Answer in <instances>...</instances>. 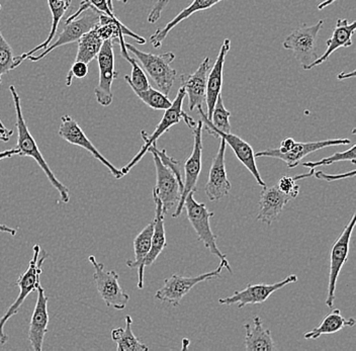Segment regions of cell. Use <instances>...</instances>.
Returning a JSON list of instances; mask_svg holds the SVG:
<instances>
[{"mask_svg": "<svg viewBox=\"0 0 356 351\" xmlns=\"http://www.w3.org/2000/svg\"><path fill=\"white\" fill-rule=\"evenodd\" d=\"M10 91L11 97H13V104H15V113H17L15 126H17V143L15 148L19 150V156L32 157L37 162L38 165L44 171L47 179L52 184L53 188L59 193L62 203L68 204L70 202L69 188L55 177L54 172L51 170L50 166L48 165L46 160H44L43 154L40 151L35 138L31 134L28 125H26V121H24V115H22L21 99H19V95L15 86L10 85Z\"/></svg>", "mask_w": 356, "mask_h": 351, "instance_id": "cell-1", "label": "cell"}, {"mask_svg": "<svg viewBox=\"0 0 356 351\" xmlns=\"http://www.w3.org/2000/svg\"><path fill=\"white\" fill-rule=\"evenodd\" d=\"M41 245L35 244L33 246V255L32 261H30L26 272L19 275L15 286L19 288V294L17 300L11 304L10 308L6 311V314L0 318V345H3L8 341V335L4 333L3 328L8 320L19 313L24 302L26 301L29 295L37 292L38 288L41 284L40 277L43 272L44 262L48 259L46 251H43V256L41 257Z\"/></svg>", "mask_w": 356, "mask_h": 351, "instance_id": "cell-2", "label": "cell"}, {"mask_svg": "<svg viewBox=\"0 0 356 351\" xmlns=\"http://www.w3.org/2000/svg\"><path fill=\"white\" fill-rule=\"evenodd\" d=\"M186 97V93L184 88H180L179 90H178L175 101H173L171 106L165 110V113H164L161 121H160L159 124L156 126L152 135H148L147 132L142 131L141 137L142 139H143L144 145L140 149L139 152L135 155V157H134L126 166L122 168L121 171L122 174H128L134 166L137 165L140 160L143 158L144 155L148 152V149L152 145H156L157 140L159 139L164 133H166L171 126L177 125V124L180 123L181 121L186 122V125L191 129H193V126L197 125V123H195V121L182 110V106H184V101Z\"/></svg>", "mask_w": 356, "mask_h": 351, "instance_id": "cell-3", "label": "cell"}, {"mask_svg": "<svg viewBox=\"0 0 356 351\" xmlns=\"http://www.w3.org/2000/svg\"><path fill=\"white\" fill-rule=\"evenodd\" d=\"M126 48L128 52L132 53L137 61L141 63L144 70L155 82L159 90L164 95H168L177 76V70L171 67V64L175 59V53L151 54V53L139 50L130 43H126Z\"/></svg>", "mask_w": 356, "mask_h": 351, "instance_id": "cell-4", "label": "cell"}, {"mask_svg": "<svg viewBox=\"0 0 356 351\" xmlns=\"http://www.w3.org/2000/svg\"><path fill=\"white\" fill-rule=\"evenodd\" d=\"M184 209L189 223L195 229L200 241L208 248L211 254L215 255L221 261L229 262L226 255L219 250V246L217 245V236L211 231V219L215 215V213L210 212L206 204L195 201V192H191L186 195Z\"/></svg>", "mask_w": 356, "mask_h": 351, "instance_id": "cell-5", "label": "cell"}, {"mask_svg": "<svg viewBox=\"0 0 356 351\" xmlns=\"http://www.w3.org/2000/svg\"><path fill=\"white\" fill-rule=\"evenodd\" d=\"M225 268L232 273V268H231L229 262L221 261L220 266L213 272L202 273V275H197V277H181V275H173L172 277L165 279L163 286H161L156 292L155 297L159 301L167 302L170 305L179 306L181 300L191 292L193 286L220 277L222 270Z\"/></svg>", "mask_w": 356, "mask_h": 351, "instance_id": "cell-6", "label": "cell"}, {"mask_svg": "<svg viewBox=\"0 0 356 351\" xmlns=\"http://www.w3.org/2000/svg\"><path fill=\"white\" fill-rule=\"evenodd\" d=\"M323 24L324 21L320 19L313 26H300L293 31L282 43V47L293 53L305 70L319 57L317 40Z\"/></svg>", "mask_w": 356, "mask_h": 351, "instance_id": "cell-7", "label": "cell"}, {"mask_svg": "<svg viewBox=\"0 0 356 351\" xmlns=\"http://www.w3.org/2000/svg\"><path fill=\"white\" fill-rule=\"evenodd\" d=\"M88 261L95 270L93 279H95L97 292L106 305L115 310H124L130 301V295L127 294L120 286V275L115 270H106L104 264L97 261L95 255H90Z\"/></svg>", "mask_w": 356, "mask_h": 351, "instance_id": "cell-8", "label": "cell"}, {"mask_svg": "<svg viewBox=\"0 0 356 351\" xmlns=\"http://www.w3.org/2000/svg\"><path fill=\"white\" fill-rule=\"evenodd\" d=\"M102 15V13L95 10L89 4L88 8L75 19H67L63 32L60 34L52 45H49L46 49H44V52H41V54L37 55V56L31 55V56L26 58V60L38 62L53 52L55 49L65 46L67 44L77 43L78 40L82 35L89 32L91 28H95L99 24Z\"/></svg>", "mask_w": 356, "mask_h": 351, "instance_id": "cell-9", "label": "cell"}, {"mask_svg": "<svg viewBox=\"0 0 356 351\" xmlns=\"http://www.w3.org/2000/svg\"><path fill=\"white\" fill-rule=\"evenodd\" d=\"M115 40H106L97 54V63H99V84L95 88V95L100 106H111L113 99V83L117 79L118 71L115 70V52H113V43Z\"/></svg>", "mask_w": 356, "mask_h": 351, "instance_id": "cell-10", "label": "cell"}, {"mask_svg": "<svg viewBox=\"0 0 356 351\" xmlns=\"http://www.w3.org/2000/svg\"><path fill=\"white\" fill-rule=\"evenodd\" d=\"M356 215H353L350 221L345 227L343 232L341 233L337 240L334 242L332 248H331L330 254V270H329V284L328 292H327L326 304L329 308H332L334 301H335L336 284H337L338 277L342 268L348 259L349 244H350L351 235L356 223Z\"/></svg>", "mask_w": 356, "mask_h": 351, "instance_id": "cell-11", "label": "cell"}, {"mask_svg": "<svg viewBox=\"0 0 356 351\" xmlns=\"http://www.w3.org/2000/svg\"><path fill=\"white\" fill-rule=\"evenodd\" d=\"M202 120L197 122V125L193 126V149L191 156L184 164V188H182L181 195H180L179 202L177 206V210L173 213V218L179 217L182 211L184 210V201L186 195L191 192H197V184L199 181L200 170H202Z\"/></svg>", "mask_w": 356, "mask_h": 351, "instance_id": "cell-12", "label": "cell"}, {"mask_svg": "<svg viewBox=\"0 0 356 351\" xmlns=\"http://www.w3.org/2000/svg\"><path fill=\"white\" fill-rule=\"evenodd\" d=\"M298 277L296 275H289L286 279L278 283L273 284H247L246 288L242 291L234 293L231 297H222L219 299L220 305H237L238 308L242 309L246 305H256V304H262L267 301L269 297L284 288L289 284L297 283Z\"/></svg>", "mask_w": 356, "mask_h": 351, "instance_id": "cell-13", "label": "cell"}, {"mask_svg": "<svg viewBox=\"0 0 356 351\" xmlns=\"http://www.w3.org/2000/svg\"><path fill=\"white\" fill-rule=\"evenodd\" d=\"M58 134H59V136L61 137L62 139L65 140L67 143L79 146V147L88 151L95 159L102 162V165L106 166V168L111 171V174H113V177H115V179H121L124 177L121 170L115 168V166L95 148V146L91 143L90 140L86 136L83 130L78 125L77 122L75 121L72 117H70V115H64L63 117H61V125L59 126V132H58Z\"/></svg>", "mask_w": 356, "mask_h": 351, "instance_id": "cell-14", "label": "cell"}, {"mask_svg": "<svg viewBox=\"0 0 356 351\" xmlns=\"http://www.w3.org/2000/svg\"><path fill=\"white\" fill-rule=\"evenodd\" d=\"M351 143L349 139H329L323 141L307 142V143H297L295 142L288 152L282 153L277 149H266L260 151L255 154V157H271L286 162L289 168H297L300 160L308 156L311 153L321 150L323 148L331 147V146L349 145Z\"/></svg>", "mask_w": 356, "mask_h": 351, "instance_id": "cell-15", "label": "cell"}, {"mask_svg": "<svg viewBox=\"0 0 356 351\" xmlns=\"http://www.w3.org/2000/svg\"><path fill=\"white\" fill-rule=\"evenodd\" d=\"M153 155L156 170V186L153 190L162 203L163 212L166 213L177 206L181 195V188L172 171L162 163L154 151L149 150Z\"/></svg>", "mask_w": 356, "mask_h": 351, "instance_id": "cell-16", "label": "cell"}, {"mask_svg": "<svg viewBox=\"0 0 356 351\" xmlns=\"http://www.w3.org/2000/svg\"><path fill=\"white\" fill-rule=\"evenodd\" d=\"M220 145L217 154L213 157L208 181L204 186V192L211 202H217L222 197H228L232 186L227 177L226 164H225V153H226V142L219 138Z\"/></svg>", "mask_w": 356, "mask_h": 351, "instance_id": "cell-17", "label": "cell"}, {"mask_svg": "<svg viewBox=\"0 0 356 351\" xmlns=\"http://www.w3.org/2000/svg\"><path fill=\"white\" fill-rule=\"evenodd\" d=\"M211 70L210 58H204L195 73H184L180 76L181 88H184L188 97L189 111H193L197 106H202L206 102L207 81Z\"/></svg>", "mask_w": 356, "mask_h": 351, "instance_id": "cell-18", "label": "cell"}, {"mask_svg": "<svg viewBox=\"0 0 356 351\" xmlns=\"http://www.w3.org/2000/svg\"><path fill=\"white\" fill-rule=\"evenodd\" d=\"M38 300L30 322L29 328V341L32 345L33 350H43L44 336L48 332L49 297L44 295V288L40 284L37 290Z\"/></svg>", "mask_w": 356, "mask_h": 351, "instance_id": "cell-19", "label": "cell"}, {"mask_svg": "<svg viewBox=\"0 0 356 351\" xmlns=\"http://www.w3.org/2000/svg\"><path fill=\"white\" fill-rule=\"evenodd\" d=\"M291 197L284 195L277 186H264L259 199V211L256 220L270 226L277 221L284 206L291 201Z\"/></svg>", "mask_w": 356, "mask_h": 351, "instance_id": "cell-20", "label": "cell"}, {"mask_svg": "<svg viewBox=\"0 0 356 351\" xmlns=\"http://www.w3.org/2000/svg\"><path fill=\"white\" fill-rule=\"evenodd\" d=\"M231 48L230 40L226 39L222 42L221 49H220L219 55L213 67L211 68L208 75V81H207V117L211 120V113L215 108L218 97L221 95L222 86V71H224L225 62H226L227 55Z\"/></svg>", "mask_w": 356, "mask_h": 351, "instance_id": "cell-21", "label": "cell"}, {"mask_svg": "<svg viewBox=\"0 0 356 351\" xmlns=\"http://www.w3.org/2000/svg\"><path fill=\"white\" fill-rule=\"evenodd\" d=\"M211 136L216 138H222L232 149L233 152L235 153L236 157L240 160L242 164L250 171L251 174L254 177L256 182L259 184L260 186H266V182L262 179L261 175H260L259 170H258L257 165H256V157L253 148L244 141L241 138L236 136L232 133H221L218 131H210L208 132Z\"/></svg>", "mask_w": 356, "mask_h": 351, "instance_id": "cell-22", "label": "cell"}, {"mask_svg": "<svg viewBox=\"0 0 356 351\" xmlns=\"http://www.w3.org/2000/svg\"><path fill=\"white\" fill-rule=\"evenodd\" d=\"M356 30V23H349L348 19H337L335 28H334L330 39L327 41V50L322 56L318 57L317 60L310 64L306 70L316 68L317 66L326 62L329 57L339 48H348L353 46V37Z\"/></svg>", "mask_w": 356, "mask_h": 351, "instance_id": "cell-23", "label": "cell"}, {"mask_svg": "<svg viewBox=\"0 0 356 351\" xmlns=\"http://www.w3.org/2000/svg\"><path fill=\"white\" fill-rule=\"evenodd\" d=\"M153 230H154V222H151L137 235L134 240L135 259L127 261L128 268L138 270V288L140 290L144 288V262L150 251Z\"/></svg>", "mask_w": 356, "mask_h": 351, "instance_id": "cell-24", "label": "cell"}, {"mask_svg": "<svg viewBox=\"0 0 356 351\" xmlns=\"http://www.w3.org/2000/svg\"><path fill=\"white\" fill-rule=\"evenodd\" d=\"M222 1H224V0H193V1L191 2V6L184 8V10H182L181 12L178 13L177 17H175V19H171V21L169 22L164 28H158L154 34L151 35V44H152L154 48H160L162 43H163L164 40L166 39L167 35H168L169 33H170L178 24L188 19V17H191V15H193V13L209 10V8H213V6H216V4Z\"/></svg>", "mask_w": 356, "mask_h": 351, "instance_id": "cell-25", "label": "cell"}, {"mask_svg": "<svg viewBox=\"0 0 356 351\" xmlns=\"http://www.w3.org/2000/svg\"><path fill=\"white\" fill-rule=\"evenodd\" d=\"M245 350L247 351H273L277 350L270 331L264 328L261 319L254 317L253 325L245 324Z\"/></svg>", "mask_w": 356, "mask_h": 351, "instance_id": "cell-26", "label": "cell"}, {"mask_svg": "<svg viewBox=\"0 0 356 351\" xmlns=\"http://www.w3.org/2000/svg\"><path fill=\"white\" fill-rule=\"evenodd\" d=\"M153 199H154L155 203V219L153 221L154 222V230H153L150 251H149L148 255L145 259V268L152 266L167 246L165 227H164L165 213L163 212L161 201H160L154 190H153Z\"/></svg>", "mask_w": 356, "mask_h": 351, "instance_id": "cell-27", "label": "cell"}, {"mask_svg": "<svg viewBox=\"0 0 356 351\" xmlns=\"http://www.w3.org/2000/svg\"><path fill=\"white\" fill-rule=\"evenodd\" d=\"M71 3H72V0H48L49 8H50L51 15H52V24H51L50 33H49L48 37H47L43 43L35 47L29 52L15 57V64H17V66L21 65L22 62L26 60V58L31 56V55L40 52V51L44 50V49L50 45L51 42L54 39L56 33H57L58 28H59L60 22H61L62 17H64L67 10L70 8Z\"/></svg>", "mask_w": 356, "mask_h": 351, "instance_id": "cell-28", "label": "cell"}, {"mask_svg": "<svg viewBox=\"0 0 356 351\" xmlns=\"http://www.w3.org/2000/svg\"><path fill=\"white\" fill-rule=\"evenodd\" d=\"M355 323V318L351 317L346 319L342 316L339 309H335L324 317L319 326L305 333L304 338L317 339L322 335L334 334V333L339 332L342 329L353 327Z\"/></svg>", "mask_w": 356, "mask_h": 351, "instance_id": "cell-29", "label": "cell"}, {"mask_svg": "<svg viewBox=\"0 0 356 351\" xmlns=\"http://www.w3.org/2000/svg\"><path fill=\"white\" fill-rule=\"evenodd\" d=\"M124 328L118 327L111 331V339L117 343L118 351H147L148 346L140 341L132 331L133 320L130 315L124 318Z\"/></svg>", "mask_w": 356, "mask_h": 351, "instance_id": "cell-30", "label": "cell"}, {"mask_svg": "<svg viewBox=\"0 0 356 351\" xmlns=\"http://www.w3.org/2000/svg\"><path fill=\"white\" fill-rule=\"evenodd\" d=\"M104 42L95 26L78 40V51L75 61L90 63L95 58H97Z\"/></svg>", "mask_w": 356, "mask_h": 351, "instance_id": "cell-31", "label": "cell"}, {"mask_svg": "<svg viewBox=\"0 0 356 351\" xmlns=\"http://www.w3.org/2000/svg\"><path fill=\"white\" fill-rule=\"evenodd\" d=\"M355 159L356 145H353V147L346 149L343 152L334 153L332 156L326 157V158H323L319 160V161L304 162V163H302V168H310V172L296 175L293 179L297 181H300V179H308V177H313L316 168L331 165V164L336 163V162L350 161L353 165H355Z\"/></svg>", "mask_w": 356, "mask_h": 351, "instance_id": "cell-32", "label": "cell"}, {"mask_svg": "<svg viewBox=\"0 0 356 351\" xmlns=\"http://www.w3.org/2000/svg\"><path fill=\"white\" fill-rule=\"evenodd\" d=\"M134 92L145 104L153 110L165 111L172 104V101L168 99V95H164L161 91L154 90L151 86L147 90L134 91Z\"/></svg>", "mask_w": 356, "mask_h": 351, "instance_id": "cell-33", "label": "cell"}, {"mask_svg": "<svg viewBox=\"0 0 356 351\" xmlns=\"http://www.w3.org/2000/svg\"><path fill=\"white\" fill-rule=\"evenodd\" d=\"M127 61L132 66V73H131V75H126L124 80L128 82L133 91H142L150 88L148 77L138 63L137 60L130 56Z\"/></svg>", "mask_w": 356, "mask_h": 351, "instance_id": "cell-34", "label": "cell"}, {"mask_svg": "<svg viewBox=\"0 0 356 351\" xmlns=\"http://www.w3.org/2000/svg\"><path fill=\"white\" fill-rule=\"evenodd\" d=\"M0 10H1V4H0ZM17 67L13 49L8 41L4 39L1 31H0V85H1L2 76L8 74L11 70H15Z\"/></svg>", "mask_w": 356, "mask_h": 351, "instance_id": "cell-35", "label": "cell"}, {"mask_svg": "<svg viewBox=\"0 0 356 351\" xmlns=\"http://www.w3.org/2000/svg\"><path fill=\"white\" fill-rule=\"evenodd\" d=\"M149 150L154 151L156 154L159 156L162 163H163L164 165H166L169 170L172 171L173 174H175V177H177L178 183H179L180 188H181L182 192V188H184V179H182L181 171H180L179 162L177 161V160L175 158H172V157L168 156V155H167L165 149H161V150H159V149H157V146L152 145L150 148L148 149V151Z\"/></svg>", "mask_w": 356, "mask_h": 351, "instance_id": "cell-36", "label": "cell"}, {"mask_svg": "<svg viewBox=\"0 0 356 351\" xmlns=\"http://www.w3.org/2000/svg\"><path fill=\"white\" fill-rule=\"evenodd\" d=\"M277 188L284 195H288L291 199H296L300 193V186L296 183L293 177H284L280 179L277 183Z\"/></svg>", "mask_w": 356, "mask_h": 351, "instance_id": "cell-37", "label": "cell"}, {"mask_svg": "<svg viewBox=\"0 0 356 351\" xmlns=\"http://www.w3.org/2000/svg\"><path fill=\"white\" fill-rule=\"evenodd\" d=\"M89 72L88 64L81 61H75L72 67L69 70L66 77V85H72L73 79H83L88 76Z\"/></svg>", "mask_w": 356, "mask_h": 351, "instance_id": "cell-38", "label": "cell"}, {"mask_svg": "<svg viewBox=\"0 0 356 351\" xmlns=\"http://www.w3.org/2000/svg\"><path fill=\"white\" fill-rule=\"evenodd\" d=\"M88 2L92 8L99 12L104 13V15H108V17H113V19H118L115 17V13H113V3L110 0H86Z\"/></svg>", "mask_w": 356, "mask_h": 351, "instance_id": "cell-39", "label": "cell"}, {"mask_svg": "<svg viewBox=\"0 0 356 351\" xmlns=\"http://www.w3.org/2000/svg\"><path fill=\"white\" fill-rule=\"evenodd\" d=\"M356 171L353 170L350 172L342 173V174H328V173L323 172V171H315L314 172V177L316 179H320V181H324L327 182H332L339 181V179H348V177H355Z\"/></svg>", "mask_w": 356, "mask_h": 351, "instance_id": "cell-40", "label": "cell"}, {"mask_svg": "<svg viewBox=\"0 0 356 351\" xmlns=\"http://www.w3.org/2000/svg\"><path fill=\"white\" fill-rule=\"evenodd\" d=\"M13 156H19V150L15 147L1 151L0 152V161L3 159L11 158Z\"/></svg>", "mask_w": 356, "mask_h": 351, "instance_id": "cell-41", "label": "cell"}, {"mask_svg": "<svg viewBox=\"0 0 356 351\" xmlns=\"http://www.w3.org/2000/svg\"><path fill=\"white\" fill-rule=\"evenodd\" d=\"M0 232L8 233V234H10L13 235V236H15V235L17 234V229L11 228V227L3 225V224H0Z\"/></svg>", "mask_w": 356, "mask_h": 351, "instance_id": "cell-42", "label": "cell"}, {"mask_svg": "<svg viewBox=\"0 0 356 351\" xmlns=\"http://www.w3.org/2000/svg\"><path fill=\"white\" fill-rule=\"evenodd\" d=\"M0 134L4 135V136L10 137L11 135L13 134V131L8 130V129H6V126H3V124H2V122L0 121Z\"/></svg>", "mask_w": 356, "mask_h": 351, "instance_id": "cell-43", "label": "cell"}, {"mask_svg": "<svg viewBox=\"0 0 356 351\" xmlns=\"http://www.w3.org/2000/svg\"><path fill=\"white\" fill-rule=\"evenodd\" d=\"M335 1H337V0H324V1H322L321 3H319V6H318V10H324L325 8L331 6V4H332L333 2Z\"/></svg>", "mask_w": 356, "mask_h": 351, "instance_id": "cell-44", "label": "cell"}, {"mask_svg": "<svg viewBox=\"0 0 356 351\" xmlns=\"http://www.w3.org/2000/svg\"><path fill=\"white\" fill-rule=\"evenodd\" d=\"M169 0H157V2L155 3L156 8H159V10H164Z\"/></svg>", "mask_w": 356, "mask_h": 351, "instance_id": "cell-45", "label": "cell"}, {"mask_svg": "<svg viewBox=\"0 0 356 351\" xmlns=\"http://www.w3.org/2000/svg\"><path fill=\"white\" fill-rule=\"evenodd\" d=\"M355 72L353 71L351 73H340L338 75V79H350V77H355Z\"/></svg>", "mask_w": 356, "mask_h": 351, "instance_id": "cell-46", "label": "cell"}, {"mask_svg": "<svg viewBox=\"0 0 356 351\" xmlns=\"http://www.w3.org/2000/svg\"><path fill=\"white\" fill-rule=\"evenodd\" d=\"M0 141L8 142L10 141V137L4 136V135L0 134Z\"/></svg>", "mask_w": 356, "mask_h": 351, "instance_id": "cell-47", "label": "cell"}, {"mask_svg": "<svg viewBox=\"0 0 356 351\" xmlns=\"http://www.w3.org/2000/svg\"><path fill=\"white\" fill-rule=\"evenodd\" d=\"M110 1L113 2V0H110ZM118 1H122L124 3H128V0H118Z\"/></svg>", "mask_w": 356, "mask_h": 351, "instance_id": "cell-48", "label": "cell"}]
</instances>
